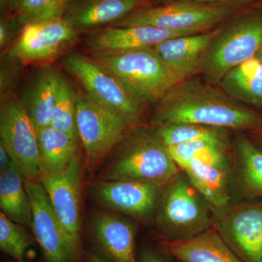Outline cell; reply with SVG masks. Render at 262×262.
<instances>
[{
    "mask_svg": "<svg viewBox=\"0 0 262 262\" xmlns=\"http://www.w3.org/2000/svg\"><path fill=\"white\" fill-rule=\"evenodd\" d=\"M95 194L103 206L115 211L144 218L154 211L164 188L136 181H105L96 183Z\"/></svg>",
    "mask_w": 262,
    "mask_h": 262,
    "instance_id": "15",
    "label": "cell"
},
{
    "mask_svg": "<svg viewBox=\"0 0 262 262\" xmlns=\"http://www.w3.org/2000/svg\"><path fill=\"white\" fill-rule=\"evenodd\" d=\"M224 93L191 79L179 82L158 103L155 126L195 124L244 130L261 124L259 114L241 106Z\"/></svg>",
    "mask_w": 262,
    "mask_h": 262,
    "instance_id": "1",
    "label": "cell"
},
{
    "mask_svg": "<svg viewBox=\"0 0 262 262\" xmlns=\"http://www.w3.org/2000/svg\"><path fill=\"white\" fill-rule=\"evenodd\" d=\"M217 30L170 38L154 48L165 64L183 82L201 72L203 56Z\"/></svg>",
    "mask_w": 262,
    "mask_h": 262,
    "instance_id": "17",
    "label": "cell"
},
{
    "mask_svg": "<svg viewBox=\"0 0 262 262\" xmlns=\"http://www.w3.org/2000/svg\"><path fill=\"white\" fill-rule=\"evenodd\" d=\"M51 126L80 141L77 123L76 91L61 73L58 80Z\"/></svg>",
    "mask_w": 262,
    "mask_h": 262,
    "instance_id": "26",
    "label": "cell"
},
{
    "mask_svg": "<svg viewBox=\"0 0 262 262\" xmlns=\"http://www.w3.org/2000/svg\"><path fill=\"white\" fill-rule=\"evenodd\" d=\"M173 1L189 2V3L225 8V9L236 11L239 8H246V7L250 6V5L256 4L260 0H168L167 3Z\"/></svg>",
    "mask_w": 262,
    "mask_h": 262,
    "instance_id": "33",
    "label": "cell"
},
{
    "mask_svg": "<svg viewBox=\"0 0 262 262\" xmlns=\"http://www.w3.org/2000/svg\"><path fill=\"white\" fill-rule=\"evenodd\" d=\"M76 108L79 138L92 168L125 141L134 127L84 91H76Z\"/></svg>",
    "mask_w": 262,
    "mask_h": 262,
    "instance_id": "7",
    "label": "cell"
},
{
    "mask_svg": "<svg viewBox=\"0 0 262 262\" xmlns=\"http://www.w3.org/2000/svg\"><path fill=\"white\" fill-rule=\"evenodd\" d=\"M39 182L46 189L52 207L61 223L73 261H77L82 248V168L79 155L60 173L43 171Z\"/></svg>",
    "mask_w": 262,
    "mask_h": 262,
    "instance_id": "10",
    "label": "cell"
},
{
    "mask_svg": "<svg viewBox=\"0 0 262 262\" xmlns=\"http://www.w3.org/2000/svg\"><path fill=\"white\" fill-rule=\"evenodd\" d=\"M144 5L161 4L167 3L168 0H140Z\"/></svg>",
    "mask_w": 262,
    "mask_h": 262,
    "instance_id": "38",
    "label": "cell"
},
{
    "mask_svg": "<svg viewBox=\"0 0 262 262\" xmlns=\"http://www.w3.org/2000/svg\"><path fill=\"white\" fill-rule=\"evenodd\" d=\"M24 27L19 23L14 15H1L0 19V48L5 49L9 47L8 45L13 42Z\"/></svg>",
    "mask_w": 262,
    "mask_h": 262,
    "instance_id": "31",
    "label": "cell"
},
{
    "mask_svg": "<svg viewBox=\"0 0 262 262\" xmlns=\"http://www.w3.org/2000/svg\"><path fill=\"white\" fill-rule=\"evenodd\" d=\"M18 0H0L1 15H13Z\"/></svg>",
    "mask_w": 262,
    "mask_h": 262,
    "instance_id": "35",
    "label": "cell"
},
{
    "mask_svg": "<svg viewBox=\"0 0 262 262\" xmlns=\"http://www.w3.org/2000/svg\"><path fill=\"white\" fill-rule=\"evenodd\" d=\"M32 244L27 228L0 213V249L16 262H25V253Z\"/></svg>",
    "mask_w": 262,
    "mask_h": 262,
    "instance_id": "30",
    "label": "cell"
},
{
    "mask_svg": "<svg viewBox=\"0 0 262 262\" xmlns=\"http://www.w3.org/2000/svg\"><path fill=\"white\" fill-rule=\"evenodd\" d=\"M139 262H168L157 251L146 248L141 252Z\"/></svg>",
    "mask_w": 262,
    "mask_h": 262,
    "instance_id": "34",
    "label": "cell"
},
{
    "mask_svg": "<svg viewBox=\"0 0 262 262\" xmlns=\"http://www.w3.org/2000/svg\"><path fill=\"white\" fill-rule=\"evenodd\" d=\"M196 33L179 32L150 27H108L85 33L83 47L88 55L113 54L155 48L170 38Z\"/></svg>",
    "mask_w": 262,
    "mask_h": 262,
    "instance_id": "13",
    "label": "cell"
},
{
    "mask_svg": "<svg viewBox=\"0 0 262 262\" xmlns=\"http://www.w3.org/2000/svg\"><path fill=\"white\" fill-rule=\"evenodd\" d=\"M71 0H18L13 15L22 27L62 18Z\"/></svg>",
    "mask_w": 262,
    "mask_h": 262,
    "instance_id": "29",
    "label": "cell"
},
{
    "mask_svg": "<svg viewBox=\"0 0 262 262\" xmlns=\"http://www.w3.org/2000/svg\"><path fill=\"white\" fill-rule=\"evenodd\" d=\"M87 262H106L100 255L98 253H94L88 259Z\"/></svg>",
    "mask_w": 262,
    "mask_h": 262,
    "instance_id": "37",
    "label": "cell"
},
{
    "mask_svg": "<svg viewBox=\"0 0 262 262\" xmlns=\"http://www.w3.org/2000/svg\"><path fill=\"white\" fill-rule=\"evenodd\" d=\"M19 63L20 62L17 60L7 56H4V62L2 63L1 67V95L12 91V84L15 80Z\"/></svg>",
    "mask_w": 262,
    "mask_h": 262,
    "instance_id": "32",
    "label": "cell"
},
{
    "mask_svg": "<svg viewBox=\"0 0 262 262\" xmlns=\"http://www.w3.org/2000/svg\"><path fill=\"white\" fill-rule=\"evenodd\" d=\"M89 56L111 72L144 104L158 103L181 82L154 48Z\"/></svg>",
    "mask_w": 262,
    "mask_h": 262,
    "instance_id": "4",
    "label": "cell"
},
{
    "mask_svg": "<svg viewBox=\"0 0 262 262\" xmlns=\"http://www.w3.org/2000/svg\"><path fill=\"white\" fill-rule=\"evenodd\" d=\"M239 175L249 195L262 196V151L251 141L241 138L238 142Z\"/></svg>",
    "mask_w": 262,
    "mask_h": 262,
    "instance_id": "27",
    "label": "cell"
},
{
    "mask_svg": "<svg viewBox=\"0 0 262 262\" xmlns=\"http://www.w3.org/2000/svg\"><path fill=\"white\" fill-rule=\"evenodd\" d=\"M216 209L214 228L229 247L244 262H262V205Z\"/></svg>",
    "mask_w": 262,
    "mask_h": 262,
    "instance_id": "12",
    "label": "cell"
},
{
    "mask_svg": "<svg viewBox=\"0 0 262 262\" xmlns=\"http://www.w3.org/2000/svg\"><path fill=\"white\" fill-rule=\"evenodd\" d=\"M13 160L10 158L4 146L0 143V171H3L11 164Z\"/></svg>",
    "mask_w": 262,
    "mask_h": 262,
    "instance_id": "36",
    "label": "cell"
},
{
    "mask_svg": "<svg viewBox=\"0 0 262 262\" xmlns=\"http://www.w3.org/2000/svg\"><path fill=\"white\" fill-rule=\"evenodd\" d=\"M179 168L156 134L138 127L117 146L103 180L136 181L165 188L178 175Z\"/></svg>",
    "mask_w": 262,
    "mask_h": 262,
    "instance_id": "2",
    "label": "cell"
},
{
    "mask_svg": "<svg viewBox=\"0 0 262 262\" xmlns=\"http://www.w3.org/2000/svg\"><path fill=\"white\" fill-rule=\"evenodd\" d=\"M207 201L187 176H177L162 191L156 225L169 239L187 238L211 228Z\"/></svg>",
    "mask_w": 262,
    "mask_h": 262,
    "instance_id": "6",
    "label": "cell"
},
{
    "mask_svg": "<svg viewBox=\"0 0 262 262\" xmlns=\"http://www.w3.org/2000/svg\"><path fill=\"white\" fill-rule=\"evenodd\" d=\"M81 35L63 18L28 24L7 48L5 56L20 63H46L67 54Z\"/></svg>",
    "mask_w": 262,
    "mask_h": 262,
    "instance_id": "11",
    "label": "cell"
},
{
    "mask_svg": "<svg viewBox=\"0 0 262 262\" xmlns=\"http://www.w3.org/2000/svg\"><path fill=\"white\" fill-rule=\"evenodd\" d=\"M262 48V8L253 7L217 30L203 56L201 72L215 83Z\"/></svg>",
    "mask_w": 262,
    "mask_h": 262,
    "instance_id": "3",
    "label": "cell"
},
{
    "mask_svg": "<svg viewBox=\"0 0 262 262\" xmlns=\"http://www.w3.org/2000/svg\"><path fill=\"white\" fill-rule=\"evenodd\" d=\"M257 6L260 7V8H262V0H261V2H259V3H258Z\"/></svg>",
    "mask_w": 262,
    "mask_h": 262,
    "instance_id": "40",
    "label": "cell"
},
{
    "mask_svg": "<svg viewBox=\"0 0 262 262\" xmlns=\"http://www.w3.org/2000/svg\"><path fill=\"white\" fill-rule=\"evenodd\" d=\"M0 137L24 178L39 181L44 168L37 129L13 91L1 95Z\"/></svg>",
    "mask_w": 262,
    "mask_h": 262,
    "instance_id": "9",
    "label": "cell"
},
{
    "mask_svg": "<svg viewBox=\"0 0 262 262\" xmlns=\"http://www.w3.org/2000/svg\"><path fill=\"white\" fill-rule=\"evenodd\" d=\"M0 208L10 220L32 231V207L25 178L13 162L0 173Z\"/></svg>",
    "mask_w": 262,
    "mask_h": 262,
    "instance_id": "22",
    "label": "cell"
},
{
    "mask_svg": "<svg viewBox=\"0 0 262 262\" xmlns=\"http://www.w3.org/2000/svg\"><path fill=\"white\" fill-rule=\"evenodd\" d=\"M135 225L106 212L94 215L92 235L100 256L106 262H136Z\"/></svg>",
    "mask_w": 262,
    "mask_h": 262,
    "instance_id": "16",
    "label": "cell"
},
{
    "mask_svg": "<svg viewBox=\"0 0 262 262\" xmlns=\"http://www.w3.org/2000/svg\"><path fill=\"white\" fill-rule=\"evenodd\" d=\"M61 63L96 102L118 114L134 128L142 124L145 104L89 55L70 52L62 56Z\"/></svg>",
    "mask_w": 262,
    "mask_h": 262,
    "instance_id": "5",
    "label": "cell"
},
{
    "mask_svg": "<svg viewBox=\"0 0 262 262\" xmlns=\"http://www.w3.org/2000/svg\"><path fill=\"white\" fill-rule=\"evenodd\" d=\"M141 6L140 0H71L62 18L84 34L113 25Z\"/></svg>",
    "mask_w": 262,
    "mask_h": 262,
    "instance_id": "18",
    "label": "cell"
},
{
    "mask_svg": "<svg viewBox=\"0 0 262 262\" xmlns=\"http://www.w3.org/2000/svg\"><path fill=\"white\" fill-rule=\"evenodd\" d=\"M234 13V10L225 8L173 1L144 5L111 26H150L168 30L201 33L232 18Z\"/></svg>",
    "mask_w": 262,
    "mask_h": 262,
    "instance_id": "8",
    "label": "cell"
},
{
    "mask_svg": "<svg viewBox=\"0 0 262 262\" xmlns=\"http://www.w3.org/2000/svg\"><path fill=\"white\" fill-rule=\"evenodd\" d=\"M162 248L181 262H244L211 227L192 237L168 239Z\"/></svg>",
    "mask_w": 262,
    "mask_h": 262,
    "instance_id": "20",
    "label": "cell"
},
{
    "mask_svg": "<svg viewBox=\"0 0 262 262\" xmlns=\"http://www.w3.org/2000/svg\"><path fill=\"white\" fill-rule=\"evenodd\" d=\"M181 169L208 204L215 209L228 206L229 163L211 164L194 159Z\"/></svg>",
    "mask_w": 262,
    "mask_h": 262,
    "instance_id": "21",
    "label": "cell"
},
{
    "mask_svg": "<svg viewBox=\"0 0 262 262\" xmlns=\"http://www.w3.org/2000/svg\"><path fill=\"white\" fill-rule=\"evenodd\" d=\"M32 211V232L46 262H74L61 223L39 181L25 179Z\"/></svg>",
    "mask_w": 262,
    "mask_h": 262,
    "instance_id": "14",
    "label": "cell"
},
{
    "mask_svg": "<svg viewBox=\"0 0 262 262\" xmlns=\"http://www.w3.org/2000/svg\"><path fill=\"white\" fill-rule=\"evenodd\" d=\"M155 134L166 147L201 140L225 141L221 128L195 124H170L157 127Z\"/></svg>",
    "mask_w": 262,
    "mask_h": 262,
    "instance_id": "28",
    "label": "cell"
},
{
    "mask_svg": "<svg viewBox=\"0 0 262 262\" xmlns=\"http://www.w3.org/2000/svg\"><path fill=\"white\" fill-rule=\"evenodd\" d=\"M226 149L225 141L211 139H201L167 147L170 158L179 168L194 159L211 164L228 163Z\"/></svg>",
    "mask_w": 262,
    "mask_h": 262,
    "instance_id": "25",
    "label": "cell"
},
{
    "mask_svg": "<svg viewBox=\"0 0 262 262\" xmlns=\"http://www.w3.org/2000/svg\"><path fill=\"white\" fill-rule=\"evenodd\" d=\"M43 171L58 173L79 155L80 141L68 134L48 126L37 130Z\"/></svg>",
    "mask_w": 262,
    "mask_h": 262,
    "instance_id": "24",
    "label": "cell"
},
{
    "mask_svg": "<svg viewBox=\"0 0 262 262\" xmlns=\"http://www.w3.org/2000/svg\"><path fill=\"white\" fill-rule=\"evenodd\" d=\"M219 84L230 97L262 110V61L256 57L229 71Z\"/></svg>",
    "mask_w": 262,
    "mask_h": 262,
    "instance_id": "23",
    "label": "cell"
},
{
    "mask_svg": "<svg viewBox=\"0 0 262 262\" xmlns=\"http://www.w3.org/2000/svg\"><path fill=\"white\" fill-rule=\"evenodd\" d=\"M60 74L51 66L38 69L18 96L37 130L51 126Z\"/></svg>",
    "mask_w": 262,
    "mask_h": 262,
    "instance_id": "19",
    "label": "cell"
},
{
    "mask_svg": "<svg viewBox=\"0 0 262 262\" xmlns=\"http://www.w3.org/2000/svg\"><path fill=\"white\" fill-rule=\"evenodd\" d=\"M256 58H258V59L261 60L262 61V48L260 50L259 52H258V54L256 55Z\"/></svg>",
    "mask_w": 262,
    "mask_h": 262,
    "instance_id": "39",
    "label": "cell"
}]
</instances>
